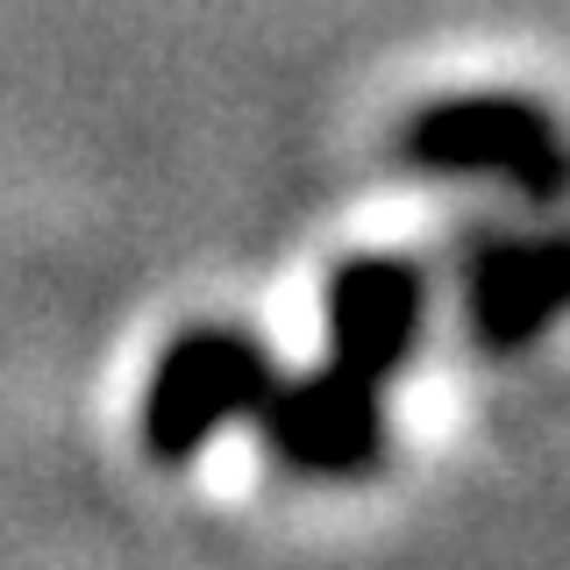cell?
Returning a JSON list of instances; mask_svg holds the SVG:
<instances>
[{"label": "cell", "mask_w": 570, "mask_h": 570, "mask_svg": "<svg viewBox=\"0 0 570 570\" xmlns=\"http://www.w3.org/2000/svg\"><path fill=\"white\" fill-rule=\"evenodd\" d=\"M428 314V285L400 257H356L328 285V371L385 392V379L414 356Z\"/></svg>", "instance_id": "obj_5"}, {"label": "cell", "mask_w": 570, "mask_h": 570, "mask_svg": "<svg viewBox=\"0 0 570 570\" xmlns=\"http://www.w3.org/2000/svg\"><path fill=\"white\" fill-rule=\"evenodd\" d=\"M278 379V364L257 350V335L243 328H186L157 356L150 400H142V435L150 450L178 463L193 456L222 421H249L264 400V385Z\"/></svg>", "instance_id": "obj_2"}, {"label": "cell", "mask_w": 570, "mask_h": 570, "mask_svg": "<svg viewBox=\"0 0 570 570\" xmlns=\"http://www.w3.org/2000/svg\"><path fill=\"white\" fill-rule=\"evenodd\" d=\"M463 307H471V335L492 356L528 350L542 328H557V321L570 314V228L471 243V264H463Z\"/></svg>", "instance_id": "obj_4"}, {"label": "cell", "mask_w": 570, "mask_h": 570, "mask_svg": "<svg viewBox=\"0 0 570 570\" xmlns=\"http://www.w3.org/2000/svg\"><path fill=\"white\" fill-rule=\"evenodd\" d=\"M249 421L264 428L272 456L299 478H364L385 450V400L328 364L307 379L278 371Z\"/></svg>", "instance_id": "obj_3"}, {"label": "cell", "mask_w": 570, "mask_h": 570, "mask_svg": "<svg viewBox=\"0 0 570 570\" xmlns=\"http://www.w3.org/2000/svg\"><path fill=\"white\" fill-rule=\"evenodd\" d=\"M406 157L428 178H492L534 207L570 193V136L542 100L521 94H456L421 107V121L406 129Z\"/></svg>", "instance_id": "obj_1"}]
</instances>
